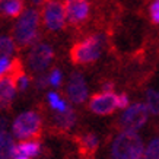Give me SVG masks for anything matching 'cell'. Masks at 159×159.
<instances>
[{
    "instance_id": "obj_30",
    "label": "cell",
    "mask_w": 159,
    "mask_h": 159,
    "mask_svg": "<svg viewBox=\"0 0 159 159\" xmlns=\"http://www.w3.org/2000/svg\"><path fill=\"white\" fill-rule=\"evenodd\" d=\"M13 159H29V156H16Z\"/></svg>"
},
{
    "instance_id": "obj_23",
    "label": "cell",
    "mask_w": 159,
    "mask_h": 159,
    "mask_svg": "<svg viewBox=\"0 0 159 159\" xmlns=\"http://www.w3.org/2000/svg\"><path fill=\"white\" fill-rule=\"evenodd\" d=\"M127 105H129V97L125 93L117 95V107L118 108H127Z\"/></svg>"
},
{
    "instance_id": "obj_26",
    "label": "cell",
    "mask_w": 159,
    "mask_h": 159,
    "mask_svg": "<svg viewBox=\"0 0 159 159\" xmlns=\"http://www.w3.org/2000/svg\"><path fill=\"white\" fill-rule=\"evenodd\" d=\"M50 80L48 79H45V77H39L38 79V85H37V86L39 88V89H44V88L47 86V83H48Z\"/></svg>"
},
{
    "instance_id": "obj_2",
    "label": "cell",
    "mask_w": 159,
    "mask_h": 159,
    "mask_svg": "<svg viewBox=\"0 0 159 159\" xmlns=\"http://www.w3.org/2000/svg\"><path fill=\"white\" fill-rule=\"evenodd\" d=\"M104 37L92 35L76 43L70 50V58L75 64H91L97 61L102 53Z\"/></svg>"
},
{
    "instance_id": "obj_24",
    "label": "cell",
    "mask_w": 159,
    "mask_h": 159,
    "mask_svg": "<svg viewBox=\"0 0 159 159\" xmlns=\"http://www.w3.org/2000/svg\"><path fill=\"white\" fill-rule=\"evenodd\" d=\"M9 66H10V60H9V58H7V57L0 58V76H2L5 72H7Z\"/></svg>"
},
{
    "instance_id": "obj_8",
    "label": "cell",
    "mask_w": 159,
    "mask_h": 159,
    "mask_svg": "<svg viewBox=\"0 0 159 159\" xmlns=\"http://www.w3.org/2000/svg\"><path fill=\"white\" fill-rule=\"evenodd\" d=\"M64 10H66V20H69V24L79 26L89 19L91 3L89 0H66Z\"/></svg>"
},
{
    "instance_id": "obj_10",
    "label": "cell",
    "mask_w": 159,
    "mask_h": 159,
    "mask_svg": "<svg viewBox=\"0 0 159 159\" xmlns=\"http://www.w3.org/2000/svg\"><path fill=\"white\" fill-rule=\"evenodd\" d=\"M54 57V51L53 48L50 47L48 44H37L34 48L31 50L29 53V66L34 72H41L44 69L48 67V64L51 63Z\"/></svg>"
},
{
    "instance_id": "obj_20",
    "label": "cell",
    "mask_w": 159,
    "mask_h": 159,
    "mask_svg": "<svg viewBox=\"0 0 159 159\" xmlns=\"http://www.w3.org/2000/svg\"><path fill=\"white\" fill-rule=\"evenodd\" d=\"M48 102H50V105L57 111H64L66 108H67V104H66L64 101H61L60 97H58L56 92H50L48 93Z\"/></svg>"
},
{
    "instance_id": "obj_7",
    "label": "cell",
    "mask_w": 159,
    "mask_h": 159,
    "mask_svg": "<svg viewBox=\"0 0 159 159\" xmlns=\"http://www.w3.org/2000/svg\"><path fill=\"white\" fill-rule=\"evenodd\" d=\"M148 116L149 110L145 104H134L124 111V114L120 118V125L124 130L134 131L148 121Z\"/></svg>"
},
{
    "instance_id": "obj_19",
    "label": "cell",
    "mask_w": 159,
    "mask_h": 159,
    "mask_svg": "<svg viewBox=\"0 0 159 159\" xmlns=\"http://www.w3.org/2000/svg\"><path fill=\"white\" fill-rule=\"evenodd\" d=\"M13 53V41L9 37H0V58L9 57Z\"/></svg>"
},
{
    "instance_id": "obj_13",
    "label": "cell",
    "mask_w": 159,
    "mask_h": 159,
    "mask_svg": "<svg viewBox=\"0 0 159 159\" xmlns=\"http://www.w3.org/2000/svg\"><path fill=\"white\" fill-rule=\"evenodd\" d=\"M76 143L79 146L80 153L83 155H93L98 148V137L92 133H86L76 137Z\"/></svg>"
},
{
    "instance_id": "obj_1",
    "label": "cell",
    "mask_w": 159,
    "mask_h": 159,
    "mask_svg": "<svg viewBox=\"0 0 159 159\" xmlns=\"http://www.w3.org/2000/svg\"><path fill=\"white\" fill-rule=\"evenodd\" d=\"M143 142L134 131L125 130L118 134L112 143V159H142L143 158Z\"/></svg>"
},
{
    "instance_id": "obj_18",
    "label": "cell",
    "mask_w": 159,
    "mask_h": 159,
    "mask_svg": "<svg viewBox=\"0 0 159 159\" xmlns=\"http://www.w3.org/2000/svg\"><path fill=\"white\" fill-rule=\"evenodd\" d=\"M143 159H159V139H153L146 150H143Z\"/></svg>"
},
{
    "instance_id": "obj_12",
    "label": "cell",
    "mask_w": 159,
    "mask_h": 159,
    "mask_svg": "<svg viewBox=\"0 0 159 159\" xmlns=\"http://www.w3.org/2000/svg\"><path fill=\"white\" fill-rule=\"evenodd\" d=\"M25 6V0H0V15L7 18L20 16Z\"/></svg>"
},
{
    "instance_id": "obj_29",
    "label": "cell",
    "mask_w": 159,
    "mask_h": 159,
    "mask_svg": "<svg viewBox=\"0 0 159 159\" xmlns=\"http://www.w3.org/2000/svg\"><path fill=\"white\" fill-rule=\"evenodd\" d=\"M31 2H32V5H43L44 2H45V0H31Z\"/></svg>"
},
{
    "instance_id": "obj_16",
    "label": "cell",
    "mask_w": 159,
    "mask_h": 159,
    "mask_svg": "<svg viewBox=\"0 0 159 159\" xmlns=\"http://www.w3.org/2000/svg\"><path fill=\"white\" fill-rule=\"evenodd\" d=\"M13 137L9 133H2L0 134V159H10L13 158Z\"/></svg>"
},
{
    "instance_id": "obj_22",
    "label": "cell",
    "mask_w": 159,
    "mask_h": 159,
    "mask_svg": "<svg viewBox=\"0 0 159 159\" xmlns=\"http://www.w3.org/2000/svg\"><path fill=\"white\" fill-rule=\"evenodd\" d=\"M61 79H63V76H61V72H60L58 69H56V70H53V72H51V75H50V77H48L50 83H51L53 86H58V85L61 83Z\"/></svg>"
},
{
    "instance_id": "obj_11",
    "label": "cell",
    "mask_w": 159,
    "mask_h": 159,
    "mask_svg": "<svg viewBox=\"0 0 159 159\" xmlns=\"http://www.w3.org/2000/svg\"><path fill=\"white\" fill-rule=\"evenodd\" d=\"M66 93H67L69 99L73 104H82L88 97V86L86 82L80 73H72V76L69 79V85L66 88Z\"/></svg>"
},
{
    "instance_id": "obj_27",
    "label": "cell",
    "mask_w": 159,
    "mask_h": 159,
    "mask_svg": "<svg viewBox=\"0 0 159 159\" xmlns=\"http://www.w3.org/2000/svg\"><path fill=\"white\" fill-rule=\"evenodd\" d=\"M102 89H104V92H112V89H114V83L112 82H107L102 85Z\"/></svg>"
},
{
    "instance_id": "obj_4",
    "label": "cell",
    "mask_w": 159,
    "mask_h": 159,
    "mask_svg": "<svg viewBox=\"0 0 159 159\" xmlns=\"http://www.w3.org/2000/svg\"><path fill=\"white\" fill-rule=\"evenodd\" d=\"M22 75L24 72H22L19 60L10 61L7 72L0 76V107H6L12 102L16 93V88H18V79Z\"/></svg>"
},
{
    "instance_id": "obj_3",
    "label": "cell",
    "mask_w": 159,
    "mask_h": 159,
    "mask_svg": "<svg viewBox=\"0 0 159 159\" xmlns=\"http://www.w3.org/2000/svg\"><path fill=\"white\" fill-rule=\"evenodd\" d=\"M39 16L35 9H26L24 13H20V18L15 26V39L19 45L25 47L34 43L38 34Z\"/></svg>"
},
{
    "instance_id": "obj_28",
    "label": "cell",
    "mask_w": 159,
    "mask_h": 159,
    "mask_svg": "<svg viewBox=\"0 0 159 159\" xmlns=\"http://www.w3.org/2000/svg\"><path fill=\"white\" fill-rule=\"evenodd\" d=\"M6 127H7V121H6V118H0V134L6 131Z\"/></svg>"
},
{
    "instance_id": "obj_6",
    "label": "cell",
    "mask_w": 159,
    "mask_h": 159,
    "mask_svg": "<svg viewBox=\"0 0 159 159\" xmlns=\"http://www.w3.org/2000/svg\"><path fill=\"white\" fill-rule=\"evenodd\" d=\"M43 20L50 31H60L66 25L64 5L58 0H45L43 3Z\"/></svg>"
},
{
    "instance_id": "obj_9",
    "label": "cell",
    "mask_w": 159,
    "mask_h": 159,
    "mask_svg": "<svg viewBox=\"0 0 159 159\" xmlns=\"http://www.w3.org/2000/svg\"><path fill=\"white\" fill-rule=\"evenodd\" d=\"M117 108V95L112 92L95 93L89 99V110L98 116H110Z\"/></svg>"
},
{
    "instance_id": "obj_15",
    "label": "cell",
    "mask_w": 159,
    "mask_h": 159,
    "mask_svg": "<svg viewBox=\"0 0 159 159\" xmlns=\"http://www.w3.org/2000/svg\"><path fill=\"white\" fill-rule=\"evenodd\" d=\"M39 142L35 140H24L18 146H15L13 149V158L16 156H35L39 153Z\"/></svg>"
},
{
    "instance_id": "obj_25",
    "label": "cell",
    "mask_w": 159,
    "mask_h": 159,
    "mask_svg": "<svg viewBox=\"0 0 159 159\" xmlns=\"http://www.w3.org/2000/svg\"><path fill=\"white\" fill-rule=\"evenodd\" d=\"M18 86H19V89H26V86H28V77L25 76V75H22V76L18 79Z\"/></svg>"
},
{
    "instance_id": "obj_14",
    "label": "cell",
    "mask_w": 159,
    "mask_h": 159,
    "mask_svg": "<svg viewBox=\"0 0 159 159\" xmlns=\"http://www.w3.org/2000/svg\"><path fill=\"white\" fill-rule=\"evenodd\" d=\"M75 121H76V112L69 105L64 111H58V114L54 117L56 127H57V129H61V130H69L70 127H73Z\"/></svg>"
},
{
    "instance_id": "obj_17",
    "label": "cell",
    "mask_w": 159,
    "mask_h": 159,
    "mask_svg": "<svg viewBox=\"0 0 159 159\" xmlns=\"http://www.w3.org/2000/svg\"><path fill=\"white\" fill-rule=\"evenodd\" d=\"M148 110L153 114L159 116V92L150 89L148 92Z\"/></svg>"
},
{
    "instance_id": "obj_5",
    "label": "cell",
    "mask_w": 159,
    "mask_h": 159,
    "mask_svg": "<svg viewBox=\"0 0 159 159\" xmlns=\"http://www.w3.org/2000/svg\"><path fill=\"white\" fill-rule=\"evenodd\" d=\"M41 117L34 111H26L24 114L18 116V118L13 121V134L18 139H34L39 136L41 131Z\"/></svg>"
},
{
    "instance_id": "obj_21",
    "label": "cell",
    "mask_w": 159,
    "mask_h": 159,
    "mask_svg": "<svg viewBox=\"0 0 159 159\" xmlns=\"http://www.w3.org/2000/svg\"><path fill=\"white\" fill-rule=\"evenodd\" d=\"M149 15H150V20L155 25H159V0H153L150 3Z\"/></svg>"
}]
</instances>
